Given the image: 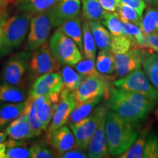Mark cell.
<instances>
[{
	"label": "cell",
	"mask_w": 158,
	"mask_h": 158,
	"mask_svg": "<svg viewBox=\"0 0 158 158\" xmlns=\"http://www.w3.org/2000/svg\"><path fill=\"white\" fill-rule=\"evenodd\" d=\"M143 1L149 7H157L158 6V0H143Z\"/></svg>",
	"instance_id": "cell-49"
},
{
	"label": "cell",
	"mask_w": 158,
	"mask_h": 158,
	"mask_svg": "<svg viewBox=\"0 0 158 158\" xmlns=\"http://www.w3.org/2000/svg\"><path fill=\"white\" fill-rule=\"evenodd\" d=\"M97 70L102 75H110L115 71V55L110 51L101 49L95 62Z\"/></svg>",
	"instance_id": "cell-28"
},
{
	"label": "cell",
	"mask_w": 158,
	"mask_h": 158,
	"mask_svg": "<svg viewBox=\"0 0 158 158\" xmlns=\"http://www.w3.org/2000/svg\"><path fill=\"white\" fill-rule=\"evenodd\" d=\"M23 114L25 116L26 119L28 122L35 136H38L46 130V127L37 118L35 113L34 106L30 100L27 99L26 100V107L23 110Z\"/></svg>",
	"instance_id": "cell-30"
},
{
	"label": "cell",
	"mask_w": 158,
	"mask_h": 158,
	"mask_svg": "<svg viewBox=\"0 0 158 158\" xmlns=\"http://www.w3.org/2000/svg\"><path fill=\"white\" fill-rule=\"evenodd\" d=\"M143 68L149 81L158 90V55L148 54L143 62Z\"/></svg>",
	"instance_id": "cell-33"
},
{
	"label": "cell",
	"mask_w": 158,
	"mask_h": 158,
	"mask_svg": "<svg viewBox=\"0 0 158 158\" xmlns=\"http://www.w3.org/2000/svg\"><path fill=\"white\" fill-rule=\"evenodd\" d=\"M26 100L17 103H1L0 106V127L4 128L15 118L23 114Z\"/></svg>",
	"instance_id": "cell-23"
},
{
	"label": "cell",
	"mask_w": 158,
	"mask_h": 158,
	"mask_svg": "<svg viewBox=\"0 0 158 158\" xmlns=\"http://www.w3.org/2000/svg\"><path fill=\"white\" fill-rule=\"evenodd\" d=\"M122 20V19H121ZM123 23V34L131 40L132 48L149 49L147 46L145 37L139 26L122 20Z\"/></svg>",
	"instance_id": "cell-24"
},
{
	"label": "cell",
	"mask_w": 158,
	"mask_h": 158,
	"mask_svg": "<svg viewBox=\"0 0 158 158\" xmlns=\"http://www.w3.org/2000/svg\"><path fill=\"white\" fill-rule=\"evenodd\" d=\"M31 51H24L10 57L4 65L1 81L5 84L22 86L25 76L29 69Z\"/></svg>",
	"instance_id": "cell-6"
},
{
	"label": "cell",
	"mask_w": 158,
	"mask_h": 158,
	"mask_svg": "<svg viewBox=\"0 0 158 158\" xmlns=\"http://www.w3.org/2000/svg\"><path fill=\"white\" fill-rule=\"evenodd\" d=\"M157 27L158 6L157 7H149L144 17L142 18L140 27L144 35H146L157 32Z\"/></svg>",
	"instance_id": "cell-31"
},
{
	"label": "cell",
	"mask_w": 158,
	"mask_h": 158,
	"mask_svg": "<svg viewBox=\"0 0 158 158\" xmlns=\"http://www.w3.org/2000/svg\"><path fill=\"white\" fill-rule=\"evenodd\" d=\"M121 1L135 9L138 14L142 18L143 10L146 8V4L143 0H121Z\"/></svg>",
	"instance_id": "cell-44"
},
{
	"label": "cell",
	"mask_w": 158,
	"mask_h": 158,
	"mask_svg": "<svg viewBox=\"0 0 158 158\" xmlns=\"http://www.w3.org/2000/svg\"><path fill=\"white\" fill-rule=\"evenodd\" d=\"M76 106L73 92L65 89L61 91L60 100L49 124L48 136L68 122L70 114Z\"/></svg>",
	"instance_id": "cell-12"
},
{
	"label": "cell",
	"mask_w": 158,
	"mask_h": 158,
	"mask_svg": "<svg viewBox=\"0 0 158 158\" xmlns=\"http://www.w3.org/2000/svg\"><path fill=\"white\" fill-rule=\"evenodd\" d=\"M111 36L110 51L114 54H124L132 48L131 40L127 35L123 34L119 36Z\"/></svg>",
	"instance_id": "cell-36"
},
{
	"label": "cell",
	"mask_w": 158,
	"mask_h": 158,
	"mask_svg": "<svg viewBox=\"0 0 158 158\" xmlns=\"http://www.w3.org/2000/svg\"><path fill=\"white\" fill-rule=\"evenodd\" d=\"M48 138L51 147L58 152V155L78 147L73 133L66 125L59 128L48 136Z\"/></svg>",
	"instance_id": "cell-16"
},
{
	"label": "cell",
	"mask_w": 158,
	"mask_h": 158,
	"mask_svg": "<svg viewBox=\"0 0 158 158\" xmlns=\"http://www.w3.org/2000/svg\"><path fill=\"white\" fill-rule=\"evenodd\" d=\"M26 98L27 92L22 86L0 84V103H17L25 101Z\"/></svg>",
	"instance_id": "cell-20"
},
{
	"label": "cell",
	"mask_w": 158,
	"mask_h": 158,
	"mask_svg": "<svg viewBox=\"0 0 158 158\" xmlns=\"http://www.w3.org/2000/svg\"><path fill=\"white\" fill-rule=\"evenodd\" d=\"M73 68L78 73L84 77L92 76H100V73L97 70L94 59H84L79 61L78 63L73 65Z\"/></svg>",
	"instance_id": "cell-39"
},
{
	"label": "cell",
	"mask_w": 158,
	"mask_h": 158,
	"mask_svg": "<svg viewBox=\"0 0 158 158\" xmlns=\"http://www.w3.org/2000/svg\"><path fill=\"white\" fill-rule=\"evenodd\" d=\"M59 0H16L15 7L19 12L33 15L47 11Z\"/></svg>",
	"instance_id": "cell-19"
},
{
	"label": "cell",
	"mask_w": 158,
	"mask_h": 158,
	"mask_svg": "<svg viewBox=\"0 0 158 158\" xmlns=\"http://www.w3.org/2000/svg\"><path fill=\"white\" fill-rule=\"evenodd\" d=\"M16 0H0V8H1L2 12H5L6 7L8 6L10 4L14 2Z\"/></svg>",
	"instance_id": "cell-47"
},
{
	"label": "cell",
	"mask_w": 158,
	"mask_h": 158,
	"mask_svg": "<svg viewBox=\"0 0 158 158\" xmlns=\"http://www.w3.org/2000/svg\"><path fill=\"white\" fill-rule=\"evenodd\" d=\"M116 89H117L118 93L122 97H124L126 100L131 102L136 107L147 112V114H149L152 110L154 106L156 105L152 100H151L149 98H148L147 97L142 94L131 92V91L124 90L122 89L117 88Z\"/></svg>",
	"instance_id": "cell-27"
},
{
	"label": "cell",
	"mask_w": 158,
	"mask_h": 158,
	"mask_svg": "<svg viewBox=\"0 0 158 158\" xmlns=\"http://www.w3.org/2000/svg\"><path fill=\"white\" fill-rule=\"evenodd\" d=\"M157 31H158V27H157Z\"/></svg>",
	"instance_id": "cell-54"
},
{
	"label": "cell",
	"mask_w": 158,
	"mask_h": 158,
	"mask_svg": "<svg viewBox=\"0 0 158 158\" xmlns=\"http://www.w3.org/2000/svg\"><path fill=\"white\" fill-rule=\"evenodd\" d=\"M116 10L118 11V14L119 15L120 19L122 20L135 23L140 27L142 18L138 14L135 10L130 7V5L120 0Z\"/></svg>",
	"instance_id": "cell-35"
},
{
	"label": "cell",
	"mask_w": 158,
	"mask_h": 158,
	"mask_svg": "<svg viewBox=\"0 0 158 158\" xmlns=\"http://www.w3.org/2000/svg\"><path fill=\"white\" fill-rule=\"evenodd\" d=\"M83 51L85 58L94 59L97 52V45L91 32L87 20L83 21Z\"/></svg>",
	"instance_id": "cell-32"
},
{
	"label": "cell",
	"mask_w": 158,
	"mask_h": 158,
	"mask_svg": "<svg viewBox=\"0 0 158 158\" xmlns=\"http://www.w3.org/2000/svg\"><path fill=\"white\" fill-rule=\"evenodd\" d=\"M106 10L99 0H82V13L87 21H102Z\"/></svg>",
	"instance_id": "cell-29"
},
{
	"label": "cell",
	"mask_w": 158,
	"mask_h": 158,
	"mask_svg": "<svg viewBox=\"0 0 158 158\" xmlns=\"http://www.w3.org/2000/svg\"><path fill=\"white\" fill-rule=\"evenodd\" d=\"M7 134L6 132H0V143H3L7 139Z\"/></svg>",
	"instance_id": "cell-50"
},
{
	"label": "cell",
	"mask_w": 158,
	"mask_h": 158,
	"mask_svg": "<svg viewBox=\"0 0 158 158\" xmlns=\"http://www.w3.org/2000/svg\"><path fill=\"white\" fill-rule=\"evenodd\" d=\"M62 90V79L58 72L49 73L35 79L29 91L28 98L50 96Z\"/></svg>",
	"instance_id": "cell-13"
},
{
	"label": "cell",
	"mask_w": 158,
	"mask_h": 158,
	"mask_svg": "<svg viewBox=\"0 0 158 158\" xmlns=\"http://www.w3.org/2000/svg\"><path fill=\"white\" fill-rule=\"evenodd\" d=\"M48 45L51 53L61 66H73L84 58L76 43L59 29L51 37Z\"/></svg>",
	"instance_id": "cell-3"
},
{
	"label": "cell",
	"mask_w": 158,
	"mask_h": 158,
	"mask_svg": "<svg viewBox=\"0 0 158 158\" xmlns=\"http://www.w3.org/2000/svg\"><path fill=\"white\" fill-rule=\"evenodd\" d=\"M108 108V102H105L94 108L93 112L87 117L76 123L69 124L78 148L84 150L87 149L91 138L98 127L102 114Z\"/></svg>",
	"instance_id": "cell-5"
},
{
	"label": "cell",
	"mask_w": 158,
	"mask_h": 158,
	"mask_svg": "<svg viewBox=\"0 0 158 158\" xmlns=\"http://www.w3.org/2000/svg\"><path fill=\"white\" fill-rule=\"evenodd\" d=\"M32 14L21 12L19 14L6 17L2 24L4 55L19 48L29 32Z\"/></svg>",
	"instance_id": "cell-2"
},
{
	"label": "cell",
	"mask_w": 158,
	"mask_h": 158,
	"mask_svg": "<svg viewBox=\"0 0 158 158\" xmlns=\"http://www.w3.org/2000/svg\"><path fill=\"white\" fill-rule=\"evenodd\" d=\"M89 28L97 47L100 49L110 51L111 35L99 21H88Z\"/></svg>",
	"instance_id": "cell-21"
},
{
	"label": "cell",
	"mask_w": 158,
	"mask_h": 158,
	"mask_svg": "<svg viewBox=\"0 0 158 158\" xmlns=\"http://www.w3.org/2000/svg\"><path fill=\"white\" fill-rule=\"evenodd\" d=\"M147 138L146 135H141L137 138L133 145L125 152L118 156L120 158H142L143 157V149Z\"/></svg>",
	"instance_id": "cell-38"
},
{
	"label": "cell",
	"mask_w": 158,
	"mask_h": 158,
	"mask_svg": "<svg viewBox=\"0 0 158 158\" xmlns=\"http://www.w3.org/2000/svg\"><path fill=\"white\" fill-rule=\"evenodd\" d=\"M7 14L5 13L0 14V57L5 56L4 55V43H3V36H2V24L5 18L7 17Z\"/></svg>",
	"instance_id": "cell-46"
},
{
	"label": "cell",
	"mask_w": 158,
	"mask_h": 158,
	"mask_svg": "<svg viewBox=\"0 0 158 158\" xmlns=\"http://www.w3.org/2000/svg\"><path fill=\"white\" fill-rule=\"evenodd\" d=\"M143 157L158 158V137L154 134L147 138L143 149Z\"/></svg>",
	"instance_id": "cell-41"
},
{
	"label": "cell",
	"mask_w": 158,
	"mask_h": 158,
	"mask_svg": "<svg viewBox=\"0 0 158 158\" xmlns=\"http://www.w3.org/2000/svg\"><path fill=\"white\" fill-rule=\"evenodd\" d=\"M108 106L114 112L127 121L135 123L147 117V113L140 109L118 93L116 89H112L108 100Z\"/></svg>",
	"instance_id": "cell-10"
},
{
	"label": "cell",
	"mask_w": 158,
	"mask_h": 158,
	"mask_svg": "<svg viewBox=\"0 0 158 158\" xmlns=\"http://www.w3.org/2000/svg\"><path fill=\"white\" fill-rule=\"evenodd\" d=\"M81 0H59L48 10L53 27H59L64 21L78 16Z\"/></svg>",
	"instance_id": "cell-15"
},
{
	"label": "cell",
	"mask_w": 158,
	"mask_h": 158,
	"mask_svg": "<svg viewBox=\"0 0 158 158\" xmlns=\"http://www.w3.org/2000/svg\"><path fill=\"white\" fill-rule=\"evenodd\" d=\"M114 85L116 88L143 94L157 103L158 90L150 84L149 78L140 69L115 81Z\"/></svg>",
	"instance_id": "cell-8"
},
{
	"label": "cell",
	"mask_w": 158,
	"mask_h": 158,
	"mask_svg": "<svg viewBox=\"0 0 158 158\" xmlns=\"http://www.w3.org/2000/svg\"><path fill=\"white\" fill-rule=\"evenodd\" d=\"M27 99L30 100L32 102L35 113L40 121L46 127L49 126L58 103H54L50 96H42Z\"/></svg>",
	"instance_id": "cell-17"
},
{
	"label": "cell",
	"mask_w": 158,
	"mask_h": 158,
	"mask_svg": "<svg viewBox=\"0 0 158 158\" xmlns=\"http://www.w3.org/2000/svg\"><path fill=\"white\" fill-rule=\"evenodd\" d=\"M106 135L109 155H121L131 147L138 138L133 123L117 114L108 110L106 121Z\"/></svg>",
	"instance_id": "cell-1"
},
{
	"label": "cell",
	"mask_w": 158,
	"mask_h": 158,
	"mask_svg": "<svg viewBox=\"0 0 158 158\" xmlns=\"http://www.w3.org/2000/svg\"><path fill=\"white\" fill-rule=\"evenodd\" d=\"M52 27H54L48 10L33 15L25 43V51H33L47 43Z\"/></svg>",
	"instance_id": "cell-7"
},
{
	"label": "cell",
	"mask_w": 158,
	"mask_h": 158,
	"mask_svg": "<svg viewBox=\"0 0 158 158\" xmlns=\"http://www.w3.org/2000/svg\"><path fill=\"white\" fill-rule=\"evenodd\" d=\"M61 65L55 59L47 43L31 51L29 64V73L31 78L36 79L49 73L58 72Z\"/></svg>",
	"instance_id": "cell-9"
},
{
	"label": "cell",
	"mask_w": 158,
	"mask_h": 158,
	"mask_svg": "<svg viewBox=\"0 0 158 158\" xmlns=\"http://www.w3.org/2000/svg\"><path fill=\"white\" fill-rule=\"evenodd\" d=\"M59 29L76 43L81 51L83 50V29L81 19L78 16L63 22Z\"/></svg>",
	"instance_id": "cell-22"
},
{
	"label": "cell",
	"mask_w": 158,
	"mask_h": 158,
	"mask_svg": "<svg viewBox=\"0 0 158 158\" xmlns=\"http://www.w3.org/2000/svg\"><path fill=\"white\" fill-rule=\"evenodd\" d=\"M2 128L1 127H0V130H2Z\"/></svg>",
	"instance_id": "cell-53"
},
{
	"label": "cell",
	"mask_w": 158,
	"mask_h": 158,
	"mask_svg": "<svg viewBox=\"0 0 158 158\" xmlns=\"http://www.w3.org/2000/svg\"><path fill=\"white\" fill-rule=\"evenodd\" d=\"M59 157L62 158H86L88 155L85 153L84 149L76 147L60 154Z\"/></svg>",
	"instance_id": "cell-42"
},
{
	"label": "cell",
	"mask_w": 158,
	"mask_h": 158,
	"mask_svg": "<svg viewBox=\"0 0 158 158\" xmlns=\"http://www.w3.org/2000/svg\"><path fill=\"white\" fill-rule=\"evenodd\" d=\"M99 2L105 10L115 12L117 10L120 0H99Z\"/></svg>",
	"instance_id": "cell-45"
},
{
	"label": "cell",
	"mask_w": 158,
	"mask_h": 158,
	"mask_svg": "<svg viewBox=\"0 0 158 158\" xmlns=\"http://www.w3.org/2000/svg\"><path fill=\"white\" fill-rule=\"evenodd\" d=\"M146 49L131 48L127 53L115 55V78H122L139 70L147 56Z\"/></svg>",
	"instance_id": "cell-11"
},
{
	"label": "cell",
	"mask_w": 158,
	"mask_h": 158,
	"mask_svg": "<svg viewBox=\"0 0 158 158\" xmlns=\"http://www.w3.org/2000/svg\"><path fill=\"white\" fill-rule=\"evenodd\" d=\"M102 23L113 36L123 35V23L117 13L106 11Z\"/></svg>",
	"instance_id": "cell-34"
},
{
	"label": "cell",
	"mask_w": 158,
	"mask_h": 158,
	"mask_svg": "<svg viewBox=\"0 0 158 158\" xmlns=\"http://www.w3.org/2000/svg\"><path fill=\"white\" fill-rule=\"evenodd\" d=\"M102 97L98 98L77 104L71 113L68 120V124L76 123L83 118L87 117L93 112L94 108L101 101Z\"/></svg>",
	"instance_id": "cell-25"
},
{
	"label": "cell",
	"mask_w": 158,
	"mask_h": 158,
	"mask_svg": "<svg viewBox=\"0 0 158 158\" xmlns=\"http://www.w3.org/2000/svg\"><path fill=\"white\" fill-rule=\"evenodd\" d=\"M5 132L10 138L15 140L29 139L35 137L32 130L23 114L9 124Z\"/></svg>",
	"instance_id": "cell-18"
},
{
	"label": "cell",
	"mask_w": 158,
	"mask_h": 158,
	"mask_svg": "<svg viewBox=\"0 0 158 158\" xmlns=\"http://www.w3.org/2000/svg\"><path fill=\"white\" fill-rule=\"evenodd\" d=\"M31 158L29 148H27L23 142L21 141L16 145L7 148L6 152V158Z\"/></svg>",
	"instance_id": "cell-40"
},
{
	"label": "cell",
	"mask_w": 158,
	"mask_h": 158,
	"mask_svg": "<svg viewBox=\"0 0 158 158\" xmlns=\"http://www.w3.org/2000/svg\"><path fill=\"white\" fill-rule=\"evenodd\" d=\"M108 110L109 108L105 110L102 114L98 127L89 143L86 149L88 157L102 158L108 157L109 155L106 135V121Z\"/></svg>",
	"instance_id": "cell-14"
},
{
	"label": "cell",
	"mask_w": 158,
	"mask_h": 158,
	"mask_svg": "<svg viewBox=\"0 0 158 158\" xmlns=\"http://www.w3.org/2000/svg\"><path fill=\"white\" fill-rule=\"evenodd\" d=\"M31 158H54L56 154L43 141L35 142L29 147Z\"/></svg>",
	"instance_id": "cell-37"
},
{
	"label": "cell",
	"mask_w": 158,
	"mask_h": 158,
	"mask_svg": "<svg viewBox=\"0 0 158 158\" xmlns=\"http://www.w3.org/2000/svg\"><path fill=\"white\" fill-rule=\"evenodd\" d=\"M61 76L62 79V89L73 92L79 87L85 78L69 65L62 67Z\"/></svg>",
	"instance_id": "cell-26"
},
{
	"label": "cell",
	"mask_w": 158,
	"mask_h": 158,
	"mask_svg": "<svg viewBox=\"0 0 158 158\" xmlns=\"http://www.w3.org/2000/svg\"><path fill=\"white\" fill-rule=\"evenodd\" d=\"M3 13H4V12H3ZM1 13H2V12L1 8H0V14H1Z\"/></svg>",
	"instance_id": "cell-52"
},
{
	"label": "cell",
	"mask_w": 158,
	"mask_h": 158,
	"mask_svg": "<svg viewBox=\"0 0 158 158\" xmlns=\"http://www.w3.org/2000/svg\"><path fill=\"white\" fill-rule=\"evenodd\" d=\"M6 152H7V147L5 143H0V158H6Z\"/></svg>",
	"instance_id": "cell-48"
},
{
	"label": "cell",
	"mask_w": 158,
	"mask_h": 158,
	"mask_svg": "<svg viewBox=\"0 0 158 158\" xmlns=\"http://www.w3.org/2000/svg\"><path fill=\"white\" fill-rule=\"evenodd\" d=\"M147 48L158 52V31L144 35Z\"/></svg>",
	"instance_id": "cell-43"
},
{
	"label": "cell",
	"mask_w": 158,
	"mask_h": 158,
	"mask_svg": "<svg viewBox=\"0 0 158 158\" xmlns=\"http://www.w3.org/2000/svg\"><path fill=\"white\" fill-rule=\"evenodd\" d=\"M155 116H156V117H157V118L158 119V108H157V110H156V111H155Z\"/></svg>",
	"instance_id": "cell-51"
},
{
	"label": "cell",
	"mask_w": 158,
	"mask_h": 158,
	"mask_svg": "<svg viewBox=\"0 0 158 158\" xmlns=\"http://www.w3.org/2000/svg\"><path fill=\"white\" fill-rule=\"evenodd\" d=\"M114 78L102 74L85 77L79 87L73 92L76 105L98 97L105 96L106 99H109L114 89L111 82Z\"/></svg>",
	"instance_id": "cell-4"
}]
</instances>
